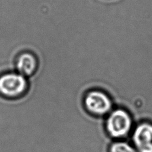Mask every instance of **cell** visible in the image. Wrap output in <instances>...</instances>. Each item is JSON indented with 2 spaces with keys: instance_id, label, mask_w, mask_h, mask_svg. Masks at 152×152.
I'll return each instance as SVG.
<instances>
[{
  "instance_id": "obj_1",
  "label": "cell",
  "mask_w": 152,
  "mask_h": 152,
  "mask_svg": "<svg viewBox=\"0 0 152 152\" xmlns=\"http://www.w3.org/2000/svg\"><path fill=\"white\" fill-rule=\"evenodd\" d=\"M132 114L125 108L113 110L107 116L105 127L111 137L119 140L127 136L133 129Z\"/></svg>"
},
{
  "instance_id": "obj_2",
  "label": "cell",
  "mask_w": 152,
  "mask_h": 152,
  "mask_svg": "<svg viewBox=\"0 0 152 152\" xmlns=\"http://www.w3.org/2000/svg\"><path fill=\"white\" fill-rule=\"evenodd\" d=\"M29 79L17 72H10L0 75V96L7 99H18L27 94Z\"/></svg>"
},
{
  "instance_id": "obj_3",
  "label": "cell",
  "mask_w": 152,
  "mask_h": 152,
  "mask_svg": "<svg viewBox=\"0 0 152 152\" xmlns=\"http://www.w3.org/2000/svg\"><path fill=\"white\" fill-rule=\"evenodd\" d=\"M83 105L87 113L95 117L107 115L113 107L109 95L99 89H93L86 93L83 99Z\"/></svg>"
},
{
  "instance_id": "obj_4",
  "label": "cell",
  "mask_w": 152,
  "mask_h": 152,
  "mask_svg": "<svg viewBox=\"0 0 152 152\" xmlns=\"http://www.w3.org/2000/svg\"><path fill=\"white\" fill-rule=\"evenodd\" d=\"M133 145L138 152H152V124L143 121L132 130Z\"/></svg>"
},
{
  "instance_id": "obj_5",
  "label": "cell",
  "mask_w": 152,
  "mask_h": 152,
  "mask_svg": "<svg viewBox=\"0 0 152 152\" xmlns=\"http://www.w3.org/2000/svg\"><path fill=\"white\" fill-rule=\"evenodd\" d=\"M39 61L37 56L30 51L19 54L15 64V70L27 78H30L37 72Z\"/></svg>"
},
{
  "instance_id": "obj_6",
  "label": "cell",
  "mask_w": 152,
  "mask_h": 152,
  "mask_svg": "<svg viewBox=\"0 0 152 152\" xmlns=\"http://www.w3.org/2000/svg\"><path fill=\"white\" fill-rule=\"evenodd\" d=\"M109 152H138L134 145L121 140L112 143L109 148Z\"/></svg>"
}]
</instances>
